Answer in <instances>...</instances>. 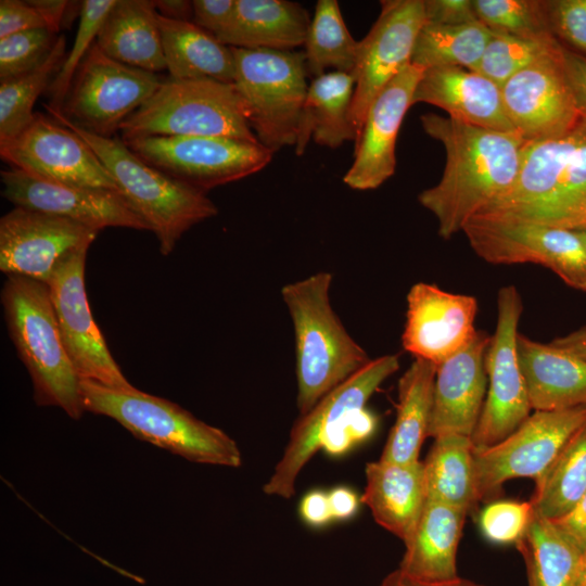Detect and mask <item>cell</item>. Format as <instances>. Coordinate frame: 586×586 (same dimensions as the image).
<instances>
[{
    "label": "cell",
    "mask_w": 586,
    "mask_h": 586,
    "mask_svg": "<svg viewBox=\"0 0 586 586\" xmlns=\"http://www.w3.org/2000/svg\"><path fill=\"white\" fill-rule=\"evenodd\" d=\"M423 130L445 148L441 180L419 203L436 218L447 240L501 196L514 182L526 140L517 133L472 126L435 113L420 116Z\"/></svg>",
    "instance_id": "cell-1"
},
{
    "label": "cell",
    "mask_w": 586,
    "mask_h": 586,
    "mask_svg": "<svg viewBox=\"0 0 586 586\" xmlns=\"http://www.w3.org/2000/svg\"><path fill=\"white\" fill-rule=\"evenodd\" d=\"M473 218L586 228V114L569 132L526 141L512 186Z\"/></svg>",
    "instance_id": "cell-2"
},
{
    "label": "cell",
    "mask_w": 586,
    "mask_h": 586,
    "mask_svg": "<svg viewBox=\"0 0 586 586\" xmlns=\"http://www.w3.org/2000/svg\"><path fill=\"white\" fill-rule=\"evenodd\" d=\"M331 282L330 272H317L281 290L294 329L300 416L371 360L334 313Z\"/></svg>",
    "instance_id": "cell-3"
},
{
    "label": "cell",
    "mask_w": 586,
    "mask_h": 586,
    "mask_svg": "<svg viewBox=\"0 0 586 586\" xmlns=\"http://www.w3.org/2000/svg\"><path fill=\"white\" fill-rule=\"evenodd\" d=\"M54 120L73 130L95 153L118 191L154 232L162 255H169L192 226L215 216L216 205L206 192L182 183L137 156L122 139L105 138L72 123L47 106Z\"/></svg>",
    "instance_id": "cell-4"
},
{
    "label": "cell",
    "mask_w": 586,
    "mask_h": 586,
    "mask_svg": "<svg viewBox=\"0 0 586 586\" xmlns=\"http://www.w3.org/2000/svg\"><path fill=\"white\" fill-rule=\"evenodd\" d=\"M1 303L10 337L30 375L36 404L59 407L79 419L85 412L81 380L65 349L48 285L7 276Z\"/></svg>",
    "instance_id": "cell-5"
},
{
    "label": "cell",
    "mask_w": 586,
    "mask_h": 586,
    "mask_svg": "<svg viewBox=\"0 0 586 586\" xmlns=\"http://www.w3.org/2000/svg\"><path fill=\"white\" fill-rule=\"evenodd\" d=\"M85 411L117 421L135 437L204 464L239 468L241 451L222 430L181 406L144 392L114 390L81 380Z\"/></svg>",
    "instance_id": "cell-6"
},
{
    "label": "cell",
    "mask_w": 586,
    "mask_h": 586,
    "mask_svg": "<svg viewBox=\"0 0 586 586\" xmlns=\"http://www.w3.org/2000/svg\"><path fill=\"white\" fill-rule=\"evenodd\" d=\"M119 131L122 140L205 136L258 142L233 82L211 78L163 80Z\"/></svg>",
    "instance_id": "cell-7"
},
{
    "label": "cell",
    "mask_w": 586,
    "mask_h": 586,
    "mask_svg": "<svg viewBox=\"0 0 586 586\" xmlns=\"http://www.w3.org/2000/svg\"><path fill=\"white\" fill-rule=\"evenodd\" d=\"M233 85L258 142L277 152L295 145L308 90L303 52L231 47Z\"/></svg>",
    "instance_id": "cell-8"
},
{
    "label": "cell",
    "mask_w": 586,
    "mask_h": 586,
    "mask_svg": "<svg viewBox=\"0 0 586 586\" xmlns=\"http://www.w3.org/2000/svg\"><path fill=\"white\" fill-rule=\"evenodd\" d=\"M123 141L145 163L203 192L262 170L273 155L259 142L229 137L155 136Z\"/></svg>",
    "instance_id": "cell-9"
},
{
    "label": "cell",
    "mask_w": 586,
    "mask_h": 586,
    "mask_svg": "<svg viewBox=\"0 0 586 586\" xmlns=\"http://www.w3.org/2000/svg\"><path fill=\"white\" fill-rule=\"evenodd\" d=\"M162 81L156 73L113 60L94 42L77 69L60 112L82 129L112 138Z\"/></svg>",
    "instance_id": "cell-10"
},
{
    "label": "cell",
    "mask_w": 586,
    "mask_h": 586,
    "mask_svg": "<svg viewBox=\"0 0 586 586\" xmlns=\"http://www.w3.org/2000/svg\"><path fill=\"white\" fill-rule=\"evenodd\" d=\"M497 307L496 331L485 355L488 390L472 435L475 449L501 442L530 417L532 410L517 353L523 305L514 285L499 290Z\"/></svg>",
    "instance_id": "cell-11"
},
{
    "label": "cell",
    "mask_w": 586,
    "mask_h": 586,
    "mask_svg": "<svg viewBox=\"0 0 586 586\" xmlns=\"http://www.w3.org/2000/svg\"><path fill=\"white\" fill-rule=\"evenodd\" d=\"M399 369L398 355L371 359L362 369L326 394L307 413L300 416L290 432L282 458L264 485L267 495L290 498L295 481L324 437L354 412L364 409L378 387Z\"/></svg>",
    "instance_id": "cell-12"
},
{
    "label": "cell",
    "mask_w": 586,
    "mask_h": 586,
    "mask_svg": "<svg viewBox=\"0 0 586 586\" xmlns=\"http://www.w3.org/2000/svg\"><path fill=\"white\" fill-rule=\"evenodd\" d=\"M462 232L487 263L543 265L569 286L586 292V247L576 230L472 218Z\"/></svg>",
    "instance_id": "cell-13"
},
{
    "label": "cell",
    "mask_w": 586,
    "mask_h": 586,
    "mask_svg": "<svg viewBox=\"0 0 586 586\" xmlns=\"http://www.w3.org/2000/svg\"><path fill=\"white\" fill-rule=\"evenodd\" d=\"M585 424L586 405L535 411L501 442L475 449L481 500L492 497L508 480H540L570 438Z\"/></svg>",
    "instance_id": "cell-14"
},
{
    "label": "cell",
    "mask_w": 586,
    "mask_h": 586,
    "mask_svg": "<svg viewBox=\"0 0 586 586\" xmlns=\"http://www.w3.org/2000/svg\"><path fill=\"white\" fill-rule=\"evenodd\" d=\"M89 247L66 258L47 283L65 349L80 380L109 388H136L123 374L94 322L85 285Z\"/></svg>",
    "instance_id": "cell-15"
},
{
    "label": "cell",
    "mask_w": 586,
    "mask_h": 586,
    "mask_svg": "<svg viewBox=\"0 0 586 586\" xmlns=\"http://www.w3.org/2000/svg\"><path fill=\"white\" fill-rule=\"evenodd\" d=\"M0 156L12 168L46 180L118 191L91 148L41 113H35L30 124L14 137L0 140Z\"/></svg>",
    "instance_id": "cell-16"
},
{
    "label": "cell",
    "mask_w": 586,
    "mask_h": 586,
    "mask_svg": "<svg viewBox=\"0 0 586 586\" xmlns=\"http://www.w3.org/2000/svg\"><path fill=\"white\" fill-rule=\"evenodd\" d=\"M424 23L423 0L381 1L377 21L359 40L352 73L355 91L351 118L356 140L374 99L411 63L415 43Z\"/></svg>",
    "instance_id": "cell-17"
},
{
    "label": "cell",
    "mask_w": 586,
    "mask_h": 586,
    "mask_svg": "<svg viewBox=\"0 0 586 586\" xmlns=\"http://www.w3.org/2000/svg\"><path fill=\"white\" fill-rule=\"evenodd\" d=\"M563 46L514 74L501 87L507 115L526 141L560 137L582 118L562 54Z\"/></svg>",
    "instance_id": "cell-18"
},
{
    "label": "cell",
    "mask_w": 586,
    "mask_h": 586,
    "mask_svg": "<svg viewBox=\"0 0 586 586\" xmlns=\"http://www.w3.org/2000/svg\"><path fill=\"white\" fill-rule=\"evenodd\" d=\"M99 231L44 213L14 207L0 219V270L48 283L73 253Z\"/></svg>",
    "instance_id": "cell-19"
},
{
    "label": "cell",
    "mask_w": 586,
    "mask_h": 586,
    "mask_svg": "<svg viewBox=\"0 0 586 586\" xmlns=\"http://www.w3.org/2000/svg\"><path fill=\"white\" fill-rule=\"evenodd\" d=\"M2 196L15 207L68 219L101 231L150 230L120 192L53 182L16 168L1 170Z\"/></svg>",
    "instance_id": "cell-20"
},
{
    "label": "cell",
    "mask_w": 586,
    "mask_h": 586,
    "mask_svg": "<svg viewBox=\"0 0 586 586\" xmlns=\"http://www.w3.org/2000/svg\"><path fill=\"white\" fill-rule=\"evenodd\" d=\"M476 314L475 297L418 282L407 294L403 347L437 367L473 339Z\"/></svg>",
    "instance_id": "cell-21"
},
{
    "label": "cell",
    "mask_w": 586,
    "mask_h": 586,
    "mask_svg": "<svg viewBox=\"0 0 586 586\" xmlns=\"http://www.w3.org/2000/svg\"><path fill=\"white\" fill-rule=\"evenodd\" d=\"M424 69L407 65L370 105L355 141L352 166L343 177L355 190L379 188L396 167V140L403 119L413 104V94Z\"/></svg>",
    "instance_id": "cell-22"
},
{
    "label": "cell",
    "mask_w": 586,
    "mask_h": 586,
    "mask_svg": "<svg viewBox=\"0 0 586 586\" xmlns=\"http://www.w3.org/2000/svg\"><path fill=\"white\" fill-rule=\"evenodd\" d=\"M491 335L477 330L458 353L436 367L428 437H472L485 402V355Z\"/></svg>",
    "instance_id": "cell-23"
},
{
    "label": "cell",
    "mask_w": 586,
    "mask_h": 586,
    "mask_svg": "<svg viewBox=\"0 0 586 586\" xmlns=\"http://www.w3.org/2000/svg\"><path fill=\"white\" fill-rule=\"evenodd\" d=\"M419 102L438 106L449 117L472 126L517 133L501 88L475 71L455 66L424 69L413 94V104Z\"/></svg>",
    "instance_id": "cell-24"
},
{
    "label": "cell",
    "mask_w": 586,
    "mask_h": 586,
    "mask_svg": "<svg viewBox=\"0 0 586 586\" xmlns=\"http://www.w3.org/2000/svg\"><path fill=\"white\" fill-rule=\"evenodd\" d=\"M517 353L535 411L586 405V360L518 333Z\"/></svg>",
    "instance_id": "cell-25"
},
{
    "label": "cell",
    "mask_w": 586,
    "mask_h": 586,
    "mask_svg": "<svg viewBox=\"0 0 586 586\" xmlns=\"http://www.w3.org/2000/svg\"><path fill=\"white\" fill-rule=\"evenodd\" d=\"M361 501L374 521L403 542L415 530L426 501L422 461L393 463L369 462Z\"/></svg>",
    "instance_id": "cell-26"
},
{
    "label": "cell",
    "mask_w": 586,
    "mask_h": 586,
    "mask_svg": "<svg viewBox=\"0 0 586 586\" xmlns=\"http://www.w3.org/2000/svg\"><path fill=\"white\" fill-rule=\"evenodd\" d=\"M468 512L426 499L422 513L405 544L398 569L423 581L458 577L457 549Z\"/></svg>",
    "instance_id": "cell-27"
},
{
    "label": "cell",
    "mask_w": 586,
    "mask_h": 586,
    "mask_svg": "<svg viewBox=\"0 0 586 586\" xmlns=\"http://www.w3.org/2000/svg\"><path fill=\"white\" fill-rule=\"evenodd\" d=\"M307 11L286 0H235L234 14L217 39L229 47L293 51L304 46Z\"/></svg>",
    "instance_id": "cell-28"
},
{
    "label": "cell",
    "mask_w": 586,
    "mask_h": 586,
    "mask_svg": "<svg viewBox=\"0 0 586 586\" xmlns=\"http://www.w3.org/2000/svg\"><path fill=\"white\" fill-rule=\"evenodd\" d=\"M110 58L151 73L166 68L158 13L150 0H117L95 40Z\"/></svg>",
    "instance_id": "cell-29"
},
{
    "label": "cell",
    "mask_w": 586,
    "mask_h": 586,
    "mask_svg": "<svg viewBox=\"0 0 586 586\" xmlns=\"http://www.w3.org/2000/svg\"><path fill=\"white\" fill-rule=\"evenodd\" d=\"M355 91L352 74L328 72L313 78L308 86L298 124L295 153L302 155L310 139L335 149L356 141L351 111Z\"/></svg>",
    "instance_id": "cell-30"
},
{
    "label": "cell",
    "mask_w": 586,
    "mask_h": 586,
    "mask_svg": "<svg viewBox=\"0 0 586 586\" xmlns=\"http://www.w3.org/2000/svg\"><path fill=\"white\" fill-rule=\"evenodd\" d=\"M436 366L415 358L398 381L396 420L379 460L393 463L419 461L433 405Z\"/></svg>",
    "instance_id": "cell-31"
},
{
    "label": "cell",
    "mask_w": 586,
    "mask_h": 586,
    "mask_svg": "<svg viewBox=\"0 0 586 586\" xmlns=\"http://www.w3.org/2000/svg\"><path fill=\"white\" fill-rule=\"evenodd\" d=\"M158 24L169 77L233 82L234 56L231 47L221 43L193 22L158 15Z\"/></svg>",
    "instance_id": "cell-32"
},
{
    "label": "cell",
    "mask_w": 586,
    "mask_h": 586,
    "mask_svg": "<svg viewBox=\"0 0 586 586\" xmlns=\"http://www.w3.org/2000/svg\"><path fill=\"white\" fill-rule=\"evenodd\" d=\"M472 437L447 434L434 438L423 461L426 499L472 511L481 500Z\"/></svg>",
    "instance_id": "cell-33"
},
{
    "label": "cell",
    "mask_w": 586,
    "mask_h": 586,
    "mask_svg": "<svg viewBox=\"0 0 586 586\" xmlns=\"http://www.w3.org/2000/svg\"><path fill=\"white\" fill-rule=\"evenodd\" d=\"M515 546L538 586H577L583 553L550 520L534 512Z\"/></svg>",
    "instance_id": "cell-34"
},
{
    "label": "cell",
    "mask_w": 586,
    "mask_h": 586,
    "mask_svg": "<svg viewBox=\"0 0 586 586\" xmlns=\"http://www.w3.org/2000/svg\"><path fill=\"white\" fill-rule=\"evenodd\" d=\"M492 34L479 21L457 25L424 23L415 43L411 64L423 69L455 66L475 71Z\"/></svg>",
    "instance_id": "cell-35"
},
{
    "label": "cell",
    "mask_w": 586,
    "mask_h": 586,
    "mask_svg": "<svg viewBox=\"0 0 586 586\" xmlns=\"http://www.w3.org/2000/svg\"><path fill=\"white\" fill-rule=\"evenodd\" d=\"M535 483L531 502L536 514L553 521L575 506L586 492V424Z\"/></svg>",
    "instance_id": "cell-36"
},
{
    "label": "cell",
    "mask_w": 586,
    "mask_h": 586,
    "mask_svg": "<svg viewBox=\"0 0 586 586\" xmlns=\"http://www.w3.org/2000/svg\"><path fill=\"white\" fill-rule=\"evenodd\" d=\"M358 43L344 22L339 2L317 1L303 52L308 76L315 78L328 69L352 74Z\"/></svg>",
    "instance_id": "cell-37"
},
{
    "label": "cell",
    "mask_w": 586,
    "mask_h": 586,
    "mask_svg": "<svg viewBox=\"0 0 586 586\" xmlns=\"http://www.w3.org/2000/svg\"><path fill=\"white\" fill-rule=\"evenodd\" d=\"M66 40L59 36L47 60L34 71L0 81V140L14 137L34 119V105L64 61Z\"/></svg>",
    "instance_id": "cell-38"
},
{
    "label": "cell",
    "mask_w": 586,
    "mask_h": 586,
    "mask_svg": "<svg viewBox=\"0 0 586 586\" xmlns=\"http://www.w3.org/2000/svg\"><path fill=\"white\" fill-rule=\"evenodd\" d=\"M492 33L475 72L500 88L514 74L561 47L552 36L535 39Z\"/></svg>",
    "instance_id": "cell-39"
},
{
    "label": "cell",
    "mask_w": 586,
    "mask_h": 586,
    "mask_svg": "<svg viewBox=\"0 0 586 586\" xmlns=\"http://www.w3.org/2000/svg\"><path fill=\"white\" fill-rule=\"evenodd\" d=\"M472 5L477 21L494 33L535 39L552 36L544 0H472Z\"/></svg>",
    "instance_id": "cell-40"
},
{
    "label": "cell",
    "mask_w": 586,
    "mask_h": 586,
    "mask_svg": "<svg viewBox=\"0 0 586 586\" xmlns=\"http://www.w3.org/2000/svg\"><path fill=\"white\" fill-rule=\"evenodd\" d=\"M117 0H85L81 2L79 23L74 43L49 86L48 107L60 111L74 76L95 42L99 30Z\"/></svg>",
    "instance_id": "cell-41"
},
{
    "label": "cell",
    "mask_w": 586,
    "mask_h": 586,
    "mask_svg": "<svg viewBox=\"0 0 586 586\" xmlns=\"http://www.w3.org/2000/svg\"><path fill=\"white\" fill-rule=\"evenodd\" d=\"M58 38L53 31L38 28L0 39V81L24 75L41 65Z\"/></svg>",
    "instance_id": "cell-42"
},
{
    "label": "cell",
    "mask_w": 586,
    "mask_h": 586,
    "mask_svg": "<svg viewBox=\"0 0 586 586\" xmlns=\"http://www.w3.org/2000/svg\"><path fill=\"white\" fill-rule=\"evenodd\" d=\"M534 515L530 501L501 500L487 505L480 525L484 536L497 544H517L526 533Z\"/></svg>",
    "instance_id": "cell-43"
},
{
    "label": "cell",
    "mask_w": 586,
    "mask_h": 586,
    "mask_svg": "<svg viewBox=\"0 0 586 586\" xmlns=\"http://www.w3.org/2000/svg\"><path fill=\"white\" fill-rule=\"evenodd\" d=\"M544 10L550 34L586 56V0H544Z\"/></svg>",
    "instance_id": "cell-44"
},
{
    "label": "cell",
    "mask_w": 586,
    "mask_h": 586,
    "mask_svg": "<svg viewBox=\"0 0 586 586\" xmlns=\"http://www.w3.org/2000/svg\"><path fill=\"white\" fill-rule=\"evenodd\" d=\"M377 426L375 417L368 410L360 409L347 417L330 434H328L321 448L337 455L349 449L354 444L367 440Z\"/></svg>",
    "instance_id": "cell-45"
},
{
    "label": "cell",
    "mask_w": 586,
    "mask_h": 586,
    "mask_svg": "<svg viewBox=\"0 0 586 586\" xmlns=\"http://www.w3.org/2000/svg\"><path fill=\"white\" fill-rule=\"evenodd\" d=\"M38 28L48 29L41 14L28 1H0V39Z\"/></svg>",
    "instance_id": "cell-46"
},
{
    "label": "cell",
    "mask_w": 586,
    "mask_h": 586,
    "mask_svg": "<svg viewBox=\"0 0 586 586\" xmlns=\"http://www.w3.org/2000/svg\"><path fill=\"white\" fill-rule=\"evenodd\" d=\"M193 23L216 38L228 27L235 0H193Z\"/></svg>",
    "instance_id": "cell-47"
},
{
    "label": "cell",
    "mask_w": 586,
    "mask_h": 586,
    "mask_svg": "<svg viewBox=\"0 0 586 586\" xmlns=\"http://www.w3.org/2000/svg\"><path fill=\"white\" fill-rule=\"evenodd\" d=\"M425 23L457 25L476 22L472 0H423Z\"/></svg>",
    "instance_id": "cell-48"
},
{
    "label": "cell",
    "mask_w": 586,
    "mask_h": 586,
    "mask_svg": "<svg viewBox=\"0 0 586 586\" xmlns=\"http://www.w3.org/2000/svg\"><path fill=\"white\" fill-rule=\"evenodd\" d=\"M551 522L582 553L586 552V492L569 512Z\"/></svg>",
    "instance_id": "cell-49"
},
{
    "label": "cell",
    "mask_w": 586,
    "mask_h": 586,
    "mask_svg": "<svg viewBox=\"0 0 586 586\" xmlns=\"http://www.w3.org/2000/svg\"><path fill=\"white\" fill-rule=\"evenodd\" d=\"M562 54L575 99L581 111L586 114V56L578 54L564 46Z\"/></svg>",
    "instance_id": "cell-50"
},
{
    "label": "cell",
    "mask_w": 586,
    "mask_h": 586,
    "mask_svg": "<svg viewBox=\"0 0 586 586\" xmlns=\"http://www.w3.org/2000/svg\"><path fill=\"white\" fill-rule=\"evenodd\" d=\"M300 514L311 526H321L333 520L328 493L320 489L307 493L302 498Z\"/></svg>",
    "instance_id": "cell-51"
},
{
    "label": "cell",
    "mask_w": 586,
    "mask_h": 586,
    "mask_svg": "<svg viewBox=\"0 0 586 586\" xmlns=\"http://www.w3.org/2000/svg\"><path fill=\"white\" fill-rule=\"evenodd\" d=\"M380 586H485L471 579L460 576L448 581H423L412 577L399 569L388 573L381 582Z\"/></svg>",
    "instance_id": "cell-52"
},
{
    "label": "cell",
    "mask_w": 586,
    "mask_h": 586,
    "mask_svg": "<svg viewBox=\"0 0 586 586\" xmlns=\"http://www.w3.org/2000/svg\"><path fill=\"white\" fill-rule=\"evenodd\" d=\"M328 496L333 520H347L356 513L359 501L351 488L337 486L329 492Z\"/></svg>",
    "instance_id": "cell-53"
},
{
    "label": "cell",
    "mask_w": 586,
    "mask_h": 586,
    "mask_svg": "<svg viewBox=\"0 0 586 586\" xmlns=\"http://www.w3.org/2000/svg\"><path fill=\"white\" fill-rule=\"evenodd\" d=\"M43 17L49 30L58 34L64 23L71 1L66 0H29Z\"/></svg>",
    "instance_id": "cell-54"
},
{
    "label": "cell",
    "mask_w": 586,
    "mask_h": 586,
    "mask_svg": "<svg viewBox=\"0 0 586 586\" xmlns=\"http://www.w3.org/2000/svg\"><path fill=\"white\" fill-rule=\"evenodd\" d=\"M158 15L174 21L192 22V1L187 0H153Z\"/></svg>",
    "instance_id": "cell-55"
},
{
    "label": "cell",
    "mask_w": 586,
    "mask_h": 586,
    "mask_svg": "<svg viewBox=\"0 0 586 586\" xmlns=\"http://www.w3.org/2000/svg\"><path fill=\"white\" fill-rule=\"evenodd\" d=\"M550 344L586 360V326L555 339Z\"/></svg>",
    "instance_id": "cell-56"
},
{
    "label": "cell",
    "mask_w": 586,
    "mask_h": 586,
    "mask_svg": "<svg viewBox=\"0 0 586 586\" xmlns=\"http://www.w3.org/2000/svg\"><path fill=\"white\" fill-rule=\"evenodd\" d=\"M577 586H586V552L583 553Z\"/></svg>",
    "instance_id": "cell-57"
},
{
    "label": "cell",
    "mask_w": 586,
    "mask_h": 586,
    "mask_svg": "<svg viewBox=\"0 0 586 586\" xmlns=\"http://www.w3.org/2000/svg\"><path fill=\"white\" fill-rule=\"evenodd\" d=\"M528 586H538L533 571L526 566Z\"/></svg>",
    "instance_id": "cell-58"
},
{
    "label": "cell",
    "mask_w": 586,
    "mask_h": 586,
    "mask_svg": "<svg viewBox=\"0 0 586 586\" xmlns=\"http://www.w3.org/2000/svg\"><path fill=\"white\" fill-rule=\"evenodd\" d=\"M579 238L582 239L585 247H586V228L585 229H581V230H576Z\"/></svg>",
    "instance_id": "cell-59"
}]
</instances>
